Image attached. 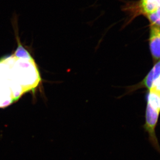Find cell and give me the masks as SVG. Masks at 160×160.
<instances>
[{"label": "cell", "instance_id": "cell-3", "mask_svg": "<svg viewBox=\"0 0 160 160\" xmlns=\"http://www.w3.org/2000/svg\"><path fill=\"white\" fill-rule=\"evenodd\" d=\"M147 104L160 112V92L153 88L149 90Z\"/></svg>", "mask_w": 160, "mask_h": 160}, {"label": "cell", "instance_id": "cell-6", "mask_svg": "<svg viewBox=\"0 0 160 160\" xmlns=\"http://www.w3.org/2000/svg\"><path fill=\"white\" fill-rule=\"evenodd\" d=\"M159 9H160V8H159Z\"/></svg>", "mask_w": 160, "mask_h": 160}, {"label": "cell", "instance_id": "cell-5", "mask_svg": "<svg viewBox=\"0 0 160 160\" xmlns=\"http://www.w3.org/2000/svg\"><path fill=\"white\" fill-rule=\"evenodd\" d=\"M150 71L152 73L153 82L160 78V60L158 62Z\"/></svg>", "mask_w": 160, "mask_h": 160}, {"label": "cell", "instance_id": "cell-1", "mask_svg": "<svg viewBox=\"0 0 160 160\" xmlns=\"http://www.w3.org/2000/svg\"><path fill=\"white\" fill-rule=\"evenodd\" d=\"M160 8V0H141L137 4L126 3L123 6L122 10L129 14L131 20L138 13L147 15L157 11Z\"/></svg>", "mask_w": 160, "mask_h": 160}, {"label": "cell", "instance_id": "cell-4", "mask_svg": "<svg viewBox=\"0 0 160 160\" xmlns=\"http://www.w3.org/2000/svg\"><path fill=\"white\" fill-rule=\"evenodd\" d=\"M147 18L151 23V25L160 27V9L152 13L147 15Z\"/></svg>", "mask_w": 160, "mask_h": 160}, {"label": "cell", "instance_id": "cell-2", "mask_svg": "<svg viewBox=\"0 0 160 160\" xmlns=\"http://www.w3.org/2000/svg\"><path fill=\"white\" fill-rule=\"evenodd\" d=\"M149 47L154 60L160 59V27L151 25L149 34Z\"/></svg>", "mask_w": 160, "mask_h": 160}]
</instances>
